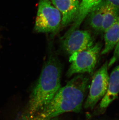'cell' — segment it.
I'll list each match as a JSON object with an SVG mask.
<instances>
[{
  "label": "cell",
  "instance_id": "obj_7",
  "mask_svg": "<svg viewBox=\"0 0 119 120\" xmlns=\"http://www.w3.org/2000/svg\"><path fill=\"white\" fill-rule=\"evenodd\" d=\"M62 15L61 25L66 26L75 20L79 11V0H49Z\"/></svg>",
  "mask_w": 119,
  "mask_h": 120
},
{
  "label": "cell",
  "instance_id": "obj_8",
  "mask_svg": "<svg viewBox=\"0 0 119 120\" xmlns=\"http://www.w3.org/2000/svg\"><path fill=\"white\" fill-rule=\"evenodd\" d=\"M119 93V65L113 70L109 75L108 90L100 104L101 109L108 107L117 98Z\"/></svg>",
  "mask_w": 119,
  "mask_h": 120
},
{
  "label": "cell",
  "instance_id": "obj_4",
  "mask_svg": "<svg viewBox=\"0 0 119 120\" xmlns=\"http://www.w3.org/2000/svg\"><path fill=\"white\" fill-rule=\"evenodd\" d=\"M101 49V44L97 43L86 50L71 55L69 58L71 65L66 73L68 77L75 74H92Z\"/></svg>",
  "mask_w": 119,
  "mask_h": 120
},
{
  "label": "cell",
  "instance_id": "obj_3",
  "mask_svg": "<svg viewBox=\"0 0 119 120\" xmlns=\"http://www.w3.org/2000/svg\"><path fill=\"white\" fill-rule=\"evenodd\" d=\"M62 15L49 0H39L35 29L39 33H54L58 30Z\"/></svg>",
  "mask_w": 119,
  "mask_h": 120
},
{
  "label": "cell",
  "instance_id": "obj_12",
  "mask_svg": "<svg viewBox=\"0 0 119 120\" xmlns=\"http://www.w3.org/2000/svg\"><path fill=\"white\" fill-rule=\"evenodd\" d=\"M105 6V0H102L88 15L90 26L96 32L102 31Z\"/></svg>",
  "mask_w": 119,
  "mask_h": 120
},
{
  "label": "cell",
  "instance_id": "obj_9",
  "mask_svg": "<svg viewBox=\"0 0 119 120\" xmlns=\"http://www.w3.org/2000/svg\"><path fill=\"white\" fill-rule=\"evenodd\" d=\"M102 0H82L75 22L70 29H77L89 13Z\"/></svg>",
  "mask_w": 119,
  "mask_h": 120
},
{
  "label": "cell",
  "instance_id": "obj_13",
  "mask_svg": "<svg viewBox=\"0 0 119 120\" xmlns=\"http://www.w3.org/2000/svg\"><path fill=\"white\" fill-rule=\"evenodd\" d=\"M16 120H58L56 118L49 119H43L36 114L30 115L28 113L20 116Z\"/></svg>",
  "mask_w": 119,
  "mask_h": 120
},
{
  "label": "cell",
  "instance_id": "obj_5",
  "mask_svg": "<svg viewBox=\"0 0 119 120\" xmlns=\"http://www.w3.org/2000/svg\"><path fill=\"white\" fill-rule=\"evenodd\" d=\"M108 62L106 61L94 75L84 108L92 109L105 96L108 90L109 75Z\"/></svg>",
  "mask_w": 119,
  "mask_h": 120
},
{
  "label": "cell",
  "instance_id": "obj_1",
  "mask_svg": "<svg viewBox=\"0 0 119 120\" xmlns=\"http://www.w3.org/2000/svg\"><path fill=\"white\" fill-rule=\"evenodd\" d=\"M89 84L88 76L77 75L61 87L47 105L36 115L43 119H49L64 113H79L82 109Z\"/></svg>",
  "mask_w": 119,
  "mask_h": 120
},
{
  "label": "cell",
  "instance_id": "obj_14",
  "mask_svg": "<svg viewBox=\"0 0 119 120\" xmlns=\"http://www.w3.org/2000/svg\"><path fill=\"white\" fill-rule=\"evenodd\" d=\"M112 56L110 59L109 63H108V68L112 66L116 61L119 60V40L117 44L115 47Z\"/></svg>",
  "mask_w": 119,
  "mask_h": 120
},
{
  "label": "cell",
  "instance_id": "obj_15",
  "mask_svg": "<svg viewBox=\"0 0 119 120\" xmlns=\"http://www.w3.org/2000/svg\"><path fill=\"white\" fill-rule=\"evenodd\" d=\"M106 0L111 4L119 8V0Z\"/></svg>",
  "mask_w": 119,
  "mask_h": 120
},
{
  "label": "cell",
  "instance_id": "obj_11",
  "mask_svg": "<svg viewBox=\"0 0 119 120\" xmlns=\"http://www.w3.org/2000/svg\"><path fill=\"white\" fill-rule=\"evenodd\" d=\"M105 0V11L102 22V31L105 32L113 25L119 20V8Z\"/></svg>",
  "mask_w": 119,
  "mask_h": 120
},
{
  "label": "cell",
  "instance_id": "obj_10",
  "mask_svg": "<svg viewBox=\"0 0 119 120\" xmlns=\"http://www.w3.org/2000/svg\"><path fill=\"white\" fill-rule=\"evenodd\" d=\"M119 40V20L105 32V46L101 54H107L115 48Z\"/></svg>",
  "mask_w": 119,
  "mask_h": 120
},
{
  "label": "cell",
  "instance_id": "obj_2",
  "mask_svg": "<svg viewBox=\"0 0 119 120\" xmlns=\"http://www.w3.org/2000/svg\"><path fill=\"white\" fill-rule=\"evenodd\" d=\"M62 67L57 57L49 54L28 103L29 114H36L46 107L61 88Z\"/></svg>",
  "mask_w": 119,
  "mask_h": 120
},
{
  "label": "cell",
  "instance_id": "obj_6",
  "mask_svg": "<svg viewBox=\"0 0 119 120\" xmlns=\"http://www.w3.org/2000/svg\"><path fill=\"white\" fill-rule=\"evenodd\" d=\"M63 39V49L70 55L83 51L94 45L92 35L87 30H75L70 32H67Z\"/></svg>",
  "mask_w": 119,
  "mask_h": 120
}]
</instances>
